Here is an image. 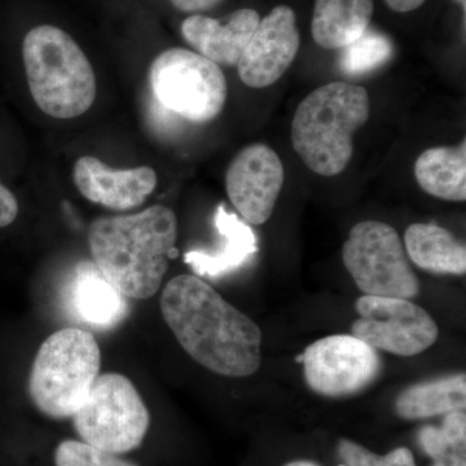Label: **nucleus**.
Returning a JSON list of instances; mask_svg holds the SVG:
<instances>
[{
    "mask_svg": "<svg viewBox=\"0 0 466 466\" xmlns=\"http://www.w3.org/2000/svg\"><path fill=\"white\" fill-rule=\"evenodd\" d=\"M159 306L179 345L200 366L231 379L258 372L262 363L258 325L200 276L171 279Z\"/></svg>",
    "mask_w": 466,
    "mask_h": 466,
    "instance_id": "nucleus-1",
    "label": "nucleus"
},
{
    "mask_svg": "<svg viewBox=\"0 0 466 466\" xmlns=\"http://www.w3.org/2000/svg\"><path fill=\"white\" fill-rule=\"evenodd\" d=\"M177 219L156 205L133 216L99 218L88 228L94 265L131 299L155 296L177 256Z\"/></svg>",
    "mask_w": 466,
    "mask_h": 466,
    "instance_id": "nucleus-2",
    "label": "nucleus"
},
{
    "mask_svg": "<svg viewBox=\"0 0 466 466\" xmlns=\"http://www.w3.org/2000/svg\"><path fill=\"white\" fill-rule=\"evenodd\" d=\"M370 101L361 86L332 82L299 104L291 143L303 164L321 177L341 174L352 158V137L370 119Z\"/></svg>",
    "mask_w": 466,
    "mask_h": 466,
    "instance_id": "nucleus-3",
    "label": "nucleus"
},
{
    "mask_svg": "<svg viewBox=\"0 0 466 466\" xmlns=\"http://www.w3.org/2000/svg\"><path fill=\"white\" fill-rule=\"evenodd\" d=\"M24 66L38 108L58 119L85 115L96 99L94 69L75 39L60 27L41 25L26 34Z\"/></svg>",
    "mask_w": 466,
    "mask_h": 466,
    "instance_id": "nucleus-4",
    "label": "nucleus"
},
{
    "mask_svg": "<svg viewBox=\"0 0 466 466\" xmlns=\"http://www.w3.org/2000/svg\"><path fill=\"white\" fill-rule=\"evenodd\" d=\"M99 343L94 334L76 328L55 332L34 359L29 394L34 406L51 419L75 416L97 379Z\"/></svg>",
    "mask_w": 466,
    "mask_h": 466,
    "instance_id": "nucleus-5",
    "label": "nucleus"
},
{
    "mask_svg": "<svg viewBox=\"0 0 466 466\" xmlns=\"http://www.w3.org/2000/svg\"><path fill=\"white\" fill-rule=\"evenodd\" d=\"M149 422L148 408L134 383L119 373L97 376L73 416L82 441L116 455L139 449Z\"/></svg>",
    "mask_w": 466,
    "mask_h": 466,
    "instance_id": "nucleus-6",
    "label": "nucleus"
},
{
    "mask_svg": "<svg viewBox=\"0 0 466 466\" xmlns=\"http://www.w3.org/2000/svg\"><path fill=\"white\" fill-rule=\"evenodd\" d=\"M149 86L165 109L196 125L216 119L228 94L220 66L184 48H170L155 58Z\"/></svg>",
    "mask_w": 466,
    "mask_h": 466,
    "instance_id": "nucleus-7",
    "label": "nucleus"
},
{
    "mask_svg": "<svg viewBox=\"0 0 466 466\" xmlns=\"http://www.w3.org/2000/svg\"><path fill=\"white\" fill-rule=\"evenodd\" d=\"M342 260L366 296L413 299L421 290L397 229L386 223L364 220L352 227Z\"/></svg>",
    "mask_w": 466,
    "mask_h": 466,
    "instance_id": "nucleus-8",
    "label": "nucleus"
},
{
    "mask_svg": "<svg viewBox=\"0 0 466 466\" xmlns=\"http://www.w3.org/2000/svg\"><path fill=\"white\" fill-rule=\"evenodd\" d=\"M355 309L358 319L352 323V336L377 351L415 357L431 349L440 337L431 314L410 299L364 294Z\"/></svg>",
    "mask_w": 466,
    "mask_h": 466,
    "instance_id": "nucleus-9",
    "label": "nucleus"
},
{
    "mask_svg": "<svg viewBox=\"0 0 466 466\" xmlns=\"http://www.w3.org/2000/svg\"><path fill=\"white\" fill-rule=\"evenodd\" d=\"M306 383L321 397L348 398L379 379V351L352 334H333L312 342L302 352Z\"/></svg>",
    "mask_w": 466,
    "mask_h": 466,
    "instance_id": "nucleus-10",
    "label": "nucleus"
},
{
    "mask_svg": "<svg viewBox=\"0 0 466 466\" xmlns=\"http://www.w3.org/2000/svg\"><path fill=\"white\" fill-rule=\"evenodd\" d=\"M283 162L266 144H251L238 153L226 174V189L233 207L254 226L265 225L283 189Z\"/></svg>",
    "mask_w": 466,
    "mask_h": 466,
    "instance_id": "nucleus-11",
    "label": "nucleus"
},
{
    "mask_svg": "<svg viewBox=\"0 0 466 466\" xmlns=\"http://www.w3.org/2000/svg\"><path fill=\"white\" fill-rule=\"evenodd\" d=\"M297 16L288 5H278L260 18L238 61L242 84L266 88L276 84L293 64L299 50Z\"/></svg>",
    "mask_w": 466,
    "mask_h": 466,
    "instance_id": "nucleus-12",
    "label": "nucleus"
},
{
    "mask_svg": "<svg viewBox=\"0 0 466 466\" xmlns=\"http://www.w3.org/2000/svg\"><path fill=\"white\" fill-rule=\"evenodd\" d=\"M73 179L88 201L118 211L140 207L157 186V174L152 167L118 170L92 156L76 162Z\"/></svg>",
    "mask_w": 466,
    "mask_h": 466,
    "instance_id": "nucleus-13",
    "label": "nucleus"
},
{
    "mask_svg": "<svg viewBox=\"0 0 466 466\" xmlns=\"http://www.w3.org/2000/svg\"><path fill=\"white\" fill-rule=\"evenodd\" d=\"M259 21L258 12L242 8L233 12L227 23L193 15L183 21L180 30L186 42L201 56L217 66H235Z\"/></svg>",
    "mask_w": 466,
    "mask_h": 466,
    "instance_id": "nucleus-14",
    "label": "nucleus"
},
{
    "mask_svg": "<svg viewBox=\"0 0 466 466\" xmlns=\"http://www.w3.org/2000/svg\"><path fill=\"white\" fill-rule=\"evenodd\" d=\"M70 300L76 317L94 329H115L128 315L127 297L113 287L91 262L76 266Z\"/></svg>",
    "mask_w": 466,
    "mask_h": 466,
    "instance_id": "nucleus-15",
    "label": "nucleus"
},
{
    "mask_svg": "<svg viewBox=\"0 0 466 466\" xmlns=\"http://www.w3.org/2000/svg\"><path fill=\"white\" fill-rule=\"evenodd\" d=\"M222 242L217 250H192L184 254V262L198 276L220 278L241 268L258 251L256 233L247 223L229 214L223 205L214 218Z\"/></svg>",
    "mask_w": 466,
    "mask_h": 466,
    "instance_id": "nucleus-16",
    "label": "nucleus"
},
{
    "mask_svg": "<svg viewBox=\"0 0 466 466\" xmlns=\"http://www.w3.org/2000/svg\"><path fill=\"white\" fill-rule=\"evenodd\" d=\"M404 249L408 258L422 271L465 275V245L444 227L433 223L410 225L404 233Z\"/></svg>",
    "mask_w": 466,
    "mask_h": 466,
    "instance_id": "nucleus-17",
    "label": "nucleus"
},
{
    "mask_svg": "<svg viewBox=\"0 0 466 466\" xmlns=\"http://www.w3.org/2000/svg\"><path fill=\"white\" fill-rule=\"evenodd\" d=\"M373 9V0H315L312 38L327 50H343L366 33Z\"/></svg>",
    "mask_w": 466,
    "mask_h": 466,
    "instance_id": "nucleus-18",
    "label": "nucleus"
},
{
    "mask_svg": "<svg viewBox=\"0 0 466 466\" xmlns=\"http://www.w3.org/2000/svg\"><path fill=\"white\" fill-rule=\"evenodd\" d=\"M415 177L422 191L444 201L466 200V143L426 149L415 164Z\"/></svg>",
    "mask_w": 466,
    "mask_h": 466,
    "instance_id": "nucleus-19",
    "label": "nucleus"
},
{
    "mask_svg": "<svg viewBox=\"0 0 466 466\" xmlns=\"http://www.w3.org/2000/svg\"><path fill=\"white\" fill-rule=\"evenodd\" d=\"M465 373L416 383L401 391L395 400L398 416L408 421L446 416L451 412L465 410Z\"/></svg>",
    "mask_w": 466,
    "mask_h": 466,
    "instance_id": "nucleus-20",
    "label": "nucleus"
},
{
    "mask_svg": "<svg viewBox=\"0 0 466 466\" xmlns=\"http://www.w3.org/2000/svg\"><path fill=\"white\" fill-rule=\"evenodd\" d=\"M417 438L422 451L433 459L431 466H466L465 410L444 416L441 428L424 426Z\"/></svg>",
    "mask_w": 466,
    "mask_h": 466,
    "instance_id": "nucleus-21",
    "label": "nucleus"
},
{
    "mask_svg": "<svg viewBox=\"0 0 466 466\" xmlns=\"http://www.w3.org/2000/svg\"><path fill=\"white\" fill-rule=\"evenodd\" d=\"M391 54L390 39L376 30L367 29L360 38L343 48L342 70L349 76L366 75L385 64Z\"/></svg>",
    "mask_w": 466,
    "mask_h": 466,
    "instance_id": "nucleus-22",
    "label": "nucleus"
},
{
    "mask_svg": "<svg viewBox=\"0 0 466 466\" xmlns=\"http://www.w3.org/2000/svg\"><path fill=\"white\" fill-rule=\"evenodd\" d=\"M56 466H140L82 441H64L55 451Z\"/></svg>",
    "mask_w": 466,
    "mask_h": 466,
    "instance_id": "nucleus-23",
    "label": "nucleus"
},
{
    "mask_svg": "<svg viewBox=\"0 0 466 466\" xmlns=\"http://www.w3.org/2000/svg\"><path fill=\"white\" fill-rule=\"evenodd\" d=\"M337 451L346 466H416L412 451L407 447L392 450L388 455H377L357 441L341 440Z\"/></svg>",
    "mask_w": 466,
    "mask_h": 466,
    "instance_id": "nucleus-24",
    "label": "nucleus"
},
{
    "mask_svg": "<svg viewBox=\"0 0 466 466\" xmlns=\"http://www.w3.org/2000/svg\"><path fill=\"white\" fill-rule=\"evenodd\" d=\"M18 214V204L14 193L0 183V228L15 222Z\"/></svg>",
    "mask_w": 466,
    "mask_h": 466,
    "instance_id": "nucleus-25",
    "label": "nucleus"
},
{
    "mask_svg": "<svg viewBox=\"0 0 466 466\" xmlns=\"http://www.w3.org/2000/svg\"><path fill=\"white\" fill-rule=\"evenodd\" d=\"M175 8L188 14H198V12L210 11L225 0H170Z\"/></svg>",
    "mask_w": 466,
    "mask_h": 466,
    "instance_id": "nucleus-26",
    "label": "nucleus"
},
{
    "mask_svg": "<svg viewBox=\"0 0 466 466\" xmlns=\"http://www.w3.org/2000/svg\"><path fill=\"white\" fill-rule=\"evenodd\" d=\"M385 2L392 11L407 14V12H412L421 7L426 0H385Z\"/></svg>",
    "mask_w": 466,
    "mask_h": 466,
    "instance_id": "nucleus-27",
    "label": "nucleus"
},
{
    "mask_svg": "<svg viewBox=\"0 0 466 466\" xmlns=\"http://www.w3.org/2000/svg\"><path fill=\"white\" fill-rule=\"evenodd\" d=\"M284 466H321L318 462L311 461V460H294V461L288 462Z\"/></svg>",
    "mask_w": 466,
    "mask_h": 466,
    "instance_id": "nucleus-28",
    "label": "nucleus"
},
{
    "mask_svg": "<svg viewBox=\"0 0 466 466\" xmlns=\"http://www.w3.org/2000/svg\"><path fill=\"white\" fill-rule=\"evenodd\" d=\"M455 2H458L460 5H461L462 11H466V0H455Z\"/></svg>",
    "mask_w": 466,
    "mask_h": 466,
    "instance_id": "nucleus-29",
    "label": "nucleus"
},
{
    "mask_svg": "<svg viewBox=\"0 0 466 466\" xmlns=\"http://www.w3.org/2000/svg\"><path fill=\"white\" fill-rule=\"evenodd\" d=\"M339 466H346V465L341 464V465H339Z\"/></svg>",
    "mask_w": 466,
    "mask_h": 466,
    "instance_id": "nucleus-30",
    "label": "nucleus"
}]
</instances>
